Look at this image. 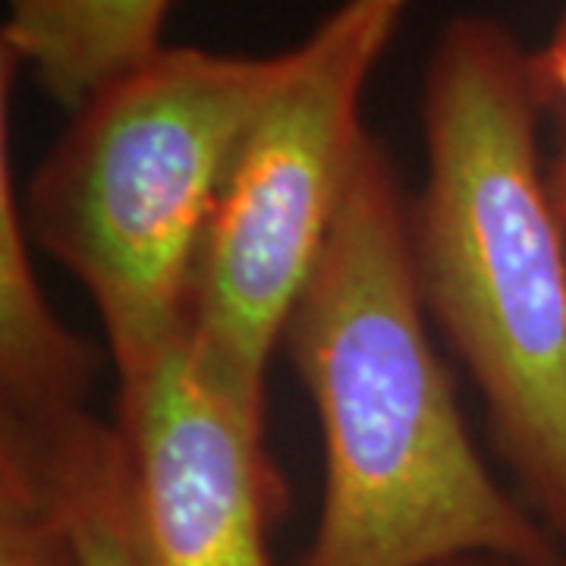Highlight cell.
I'll return each mask as SVG.
<instances>
[{"label":"cell","instance_id":"obj_8","mask_svg":"<svg viewBox=\"0 0 566 566\" xmlns=\"http://www.w3.org/2000/svg\"><path fill=\"white\" fill-rule=\"evenodd\" d=\"M0 424L25 434L35 450L76 566H145L117 424L88 409L54 424Z\"/></svg>","mask_w":566,"mask_h":566},{"label":"cell","instance_id":"obj_7","mask_svg":"<svg viewBox=\"0 0 566 566\" xmlns=\"http://www.w3.org/2000/svg\"><path fill=\"white\" fill-rule=\"evenodd\" d=\"M0 51L41 88L80 111L104 85L151 61L174 0H3Z\"/></svg>","mask_w":566,"mask_h":566},{"label":"cell","instance_id":"obj_9","mask_svg":"<svg viewBox=\"0 0 566 566\" xmlns=\"http://www.w3.org/2000/svg\"><path fill=\"white\" fill-rule=\"evenodd\" d=\"M0 566H76L39 463L13 450L0 453Z\"/></svg>","mask_w":566,"mask_h":566},{"label":"cell","instance_id":"obj_4","mask_svg":"<svg viewBox=\"0 0 566 566\" xmlns=\"http://www.w3.org/2000/svg\"><path fill=\"white\" fill-rule=\"evenodd\" d=\"M406 10L409 0H340L293 44L290 73L227 167L186 334L249 403L268 409V368L371 142L365 88Z\"/></svg>","mask_w":566,"mask_h":566},{"label":"cell","instance_id":"obj_1","mask_svg":"<svg viewBox=\"0 0 566 566\" xmlns=\"http://www.w3.org/2000/svg\"><path fill=\"white\" fill-rule=\"evenodd\" d=\"M322 424L324 497L300 566H566L469 434L424 308L409 199L371 139L283 331Z\"/></svg>","mask_w":566,"mask_h":566},{"label":"cell","instance_id":"obj_12","mask_svg":"<svg viewBox=\"0 0 566 566\" xmlns=\"http://www.w3.org/2000/svg\"><path fill=\"white\" fill-rule=\"evenodd\" d=\"M444 566H513L506 560H497V557H460V560H450Z\"/></svg>","mask_w":566,"mask_h":566},{"label":"cell","instance_id":"obj_3","mask_svg":"<svg viewBox=\"0 0 566 566\" xmlns=\"http://www.w3.org/2000/svg\"><path fill=\"white\" fill-rule=\"evenodd\" d=\"M290 63L161 48L73 111L25 182L29 233L95 305L117 385L186 337L227 167Z\"/></svg>","mask_w":566,"mask_h":566},{"label":"cell","instance_id":"obj_11","mask_svg":"<svg viewBox=\"0 0 566 566\" xmlns=\"http://www.w3.org/2000/svg\"><path fill=\"white\" fill-rule=\"evenodd\" d=\"M547 182H551V196H554V205H557V214L566 227V139L557 151V158L547 167Z\"/></svg>","mask_w":566,"mask_h":566},{"label":"cell","instance_id":"obj_2","mask_svg":"<svg viewBox=\"0 0 566 566\" xmlns=\"http://www.w3.org/2000/svg\"><path fill=\"white\" fill-rule=\"evenodd\" d=\"M542 111L532 51L504 22H447L424 70L409 243L428 318L479 390L523 504L566 545V227Z\"/></svg>","mask_w":566,"mask_h":566},{"label":"cell","instance_id":"obj_5","mask_svg":"<svg viewBox=\"0 0 566 566\" xmlns=\"http://www.w3.org/2000/svg\"><path fill=\"white\" fill-rule=\"evenodd\" d=\"M117 387L145 566H277L286 488L268 453V409L233 390L189 334Z\"/></svg>","mask_w":566,"mask_h":566},{"label":"cell","instance_id":"obj_10","mask_svg":"<svg viewBox=\"0 0 566 566\" xmlns=\"http://www.w3.org/2000/svg\"><path fill=\"white\" fill-rule=\"evenodd\" d=\"M532 66H535L542 102L545 107H554L564 117L566 126V3L554 35L547 39L542 51H532Z\"/></svg>","mask_w":566,"mask_h":566},{"label":"cell","instance_id":"obj_6","mask_svg":"<svg viewBox=\"0 0 566 566\" xmlns=\"http://www.w3.org/2000/svg\"><path fill=\"white\" fill-rule=\"evenodd\" d=\"M20 73L0 51V422L54 424L85 412L98 353L61 322L41 286L10 151V88Z\"/></svg>","mask_w":566,"mask_h":566}]
</instances>
